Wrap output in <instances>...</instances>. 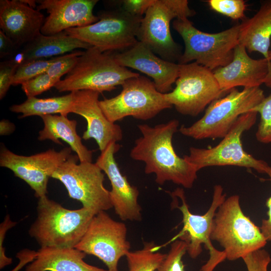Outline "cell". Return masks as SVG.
I'll return each mask as SVG.
<instances>
[{
  "label": "cell",
  "mask_w": 271,
  "mask_h": 271,
  "mask_svg": "<svg viewBox=\"0 0 271 271\" xmlns=\"http://www.w3.org/2000/svg\"><path fill=\"white\" fill-rule=\"evenodd\" d=\"M179 122L173 119L155 126L138 125L142 136L136 140L130 158L145 164V173L155 175V182L163 185L170 181L184 188H191L198 171L184 157H179L173 145Z\"/></svg>",
  "instance_id": "cell-1"
},
{
  "label": "cell",
  "mask_w": 271,
  "mask_h": 271,
  "mask_svg": "<svg viewBox=\"0 0 271 271\" xmlns=\"http://www.w3.org/2000/svg\"><path fill=\"white\" fill-rule=\"evenodd\" d=\"M37 217L29 234L41 247L74 248L94 215L85 207L71 210L48 198H38Z\"/></svg>",
  "instance_id": "cell-2"
},
{
  "label": "cell",
  "mask_w": 271,
  "mask_h": 271,
  "mask_svg": "<svg viewBox=\"0 0 271 271\" xmlns=\"http://www.w3.org/2000/svg\"><path fill=\"white\" fill-rule=\"evenodd\" d=\"M239 196L226 198L213 220L211 239L224 249L226 258L234 261L262 248L267 243L260 228L244 214Z\"/></svg>",
  "instance_id": "cell-3"
},
{
  "label": "cell",
  "mask_w": 271,
  "mask_h": 271,
  "mask_svg": "<svg viewBox=\"0 0 271 271\" xmlns=\"http://www.w3.org/2000/svg\"><path fill=\"white\" fill-rule=\"evenodd\" d=\"M139 75L119 65L112 52H102L91 46L83 51L73 69L54 87L60 92L90 90L102 93L111 91Z\"/></svg>",
  "instance_id": "cell-4"
},
{
  "label": "cell",
  "mask_w": 271,
  "mask_h": 271,
  "mask_svg": "<svg viewBox=\"0 0 271 271\" xmlns=\"http://www.w3.org/2000/svg\"><path fill=\"white\" fill-rule=\"evenodd\" d=\"M264 97L259 87L233 88L226 96L213 101L201 118L190 126L181 125L179 131L197 140L223 138L240 115L251 111Z\"/></svg>",
  "instance_id": "cell-5"
},
{
  "label": "cell",
  "mask_w": 271,
  "mask_h": 271,
  "mask_svg": "<svg viewBox=\"0 0 271 271\" xmlns=\"http://www.w3.org/2000/svg\"><path fill=\"white\" fill-rule=\"evenodd\" d=\"M173 27L181 36L185 50L179 64L193 61L213 71L231 62L234 50L239 44V25L217 33L203 32L188 18L177 19Z\"/></svg>",
  "instance_id": "cell-6"
},
{
  "label": "cell",
  "mask_w": 271,
  "mask_h": 271,
  "mask_svg": "<svg viewBox=\"0 0 271 271\" xmlns=\"http://www.w3.org/2000/svg\"><path fill=\"white\" fill-rule=\"evenodd\" d=\"M257 114L251 111L242 114L216 146L208 149L190 147L189 155L183 157L198 171L207 167L233 166L266 174L268 164L247 153L241 141L243 133L255 123Z\"/></svg>",
  "instance_id": "cell-7"
},
{
  "label": "cell",
  "mask_w": 271,
  "mask_h": 271,
  "mask_svg": "<svg viewBox=\"0 0 271 271\" xmlns=\"http://www.w3.org/2000/svg\"><path fill=\"white\" fill-rule=\"evenodd\" d=\"M121 86L118 95L99 102L103 113L113 123L127 116L149 120L173 106L164 94L157 89L153 81L145 76L140 75L128 79Z\"/></svg>",
  "instance_id": "cell-8"
},
{
  "label": "cell",
  "mask_w": 271,
  "mask_h": 271,
  "mask_svg": "<svg viewBox=\"0 0 271 271\" xmlns=\"http://www.w3.org/2000/svg\"><path fill=\"white\" fill-rule=\"evenodd\" d=\"M97 17L98 21L93 24L64 31L102 52H122L138 41L137 35L143 17L130 15L120 6L101 11Z\"/></svg>",
  "instance_id": "cell-9"
},
{
  "label": "cell",
  "mask_w": 271,
  "mask_h": 271,
  "mask_svg": "<svg viewBox=\"0 0 271 271\" xmlns=\"http://www.w3.org/2000/svg\"><path fill=\"white\" fill-rule=\"evenodd\" d=\"M172 193L179 197L182 202L181 205L176 207L182 214L183 227L176 238L186 242L187 253L193 259L196 258L202 253V245H204L209 251V258L201 266L200 271H213L219 263L226 259L224 251L215 248L211 239L215 213L226 199V195L223 193V187L220 185L214 186L211 204L206 213L202 215L191 212L182 188H178Z\"/></svg>",
  "instance_id": "cell-10"
},
{
  "label": "cell",
  "mask_w": 271,
  "mask_h": 271,
  "mask_svg": "<svg viewBox=\"0 0 271 271\" xmlns=\"http://www.w3.org/2000/svg\"><path fill=\"white\" fill-rule=\"evenodd\" d=\"M77 155H71L53 174L52 178L60 181L69 196L80 202L82 207L100 211L112 208L110 192L104 186V174L96 164L78 163Z\"/></svg>",
  "instance_id": "cell-11"
},
{
  "label": "cell",
  "mask_w": 271,
  "mask_h": 271,
  "mask_svg": "<svg viewBox=\"0 0 271 271\" xmlns=\"http://www.w3.org/2000/svg\"><path fill=\"white\" fill-rule=\"evenodd\" d=\"M179 65L176 87L164 96L180 114L196 116L224 93L213 71L195 62Z\"/></svg>",
  "instance_id": "cell-12"
},
{
  "label": "cell",
  "mask_w": 271,
  "mask_h": 271,
  "mask_svg": "<svg viewBox=\"0 0 271 271\" xmlns=\"http://www.w3.org/2000/svg\"><path fill=\"white\" fill-rule=\"evenodd\" d=\"M195 14L187 0H156L141 21L137 39L161 58L174 62L180 55L171 35V21L188 18Z\"/></svg>",
  "instance_id": "cell-13"
},
{
  "label": "cell",
  "mask_w": 271,
  "mask_h": 271,
  "mask_svg": "<svg viewBox=\"0 0 271 271\" xmlns=\"http://www.w3.org/2000/svg\"><path fill=\"white\" fill-rule=\"evenodd\" d=\"M125 224L111 218L105 211L93 217L86 231L75 248L101 260L109 271H119L120 258L130 251Z\"/></svg>",
  "instance_id": "cell-14"
},
{
  "label": "cell",
  "mask_w": 271,
  "mask_h": 271,
  "mask_svg": "<svg viewBox=\"0 0 271 271\" xmlns=\"http://www.w3.org/2000/svg\"><path fill=\"white\" fill-rule=\"evenodd\" d=\"M70 147L60 151L49 149L29 156L16 154L2 145L0 166L11 170L15 176L24 181L38 198L46 196L49 179L58 168L72 155Z\"/></svg>",
  "instance_id": "cell-15"
},
{
  "label": "cell",
  "mask_w": 271,
  "mask_h": 271,
  "mask_svg": "<svg viewBox=\"0 0 271 271\" xmlns=\"http://www.w3.org/2000/svg\"><path fill=\"white\" fill-rule=\"evenodd\" d=\"M120 147L116 142H111L101 152L95 163L110 182V196L115 214L122 221H139L142 217V208L138 202L139 191L121 173L114 158Z\"/></svg>",
  "instance_id": "cell-16"
},
{
  "label": "cell",
  "mask_w": 271,
  "mask_h": 271,
  "mask_svg": "<svg viewBox=\"0 0 271 271\" xmlns=\"http://www.w3.org/2000/svg\"><path fill=\"white\" fill-rule=\"evenodd\" d=\"M213 72L224 93L237 86L253 88L264 83L271 88V64L264 58L250 57L245 48L240 44L234 48L231 62Z\"/></svg>",
  "instance_id": "cell-17"
},
{
  "label": "cell",
  "mask_w": 271,
  "mask_h": 271,
  "mask_svg": "<svg viewBox=\"0 0 271 271\" xmlns=\"http://www.w3.org/2000/svg\"><path fill=\"white\" fill-rule=\"evenodd\" d=\"M112 54L120 66L137 70L151 77L160 92L165 94L173 90L178 77V63L161 58L139 41L127 50Z\"/></svg>",
  "instance_id": "cell-18"
},
{
  "label": "cell",
  "mask_w": 271,
  "mask_h": 271,
  "mask_svg": "<svg viewBox=\"0 0 271 271\" xmlns=\"http://www.w3.org/2000/svg\"><path fill=\"white\" fill-rule=\"evenodd\" d=\"M71 113L83 117L87 121V129L82 138L84 140H95L100 152L112 142L122 140L120 126L110 121L103 113L99 104L100 93L90 90L73 92Z\"/></svg>",
  "instance_id": "cell-19"
},
{
  "label": "cell",
  "mask_w": 271,
  "mask_h": 271,
  "mask_svg": "<svg viewBox=\"0 0 271 271\" xmlns=\"http://www.w3.org/2000/svg\"><path fill=\"white\" fill-rule=\"evenodd\" d=\"M36 9L46 10L41 33L55 35L68 29L80 28L93 24L99 20L93 13L98 0H38Z\"/></svg>",
  "instance_id": "cell-20"
},
{
  "label": "cell",
  "mask_w": 271,
  "mask_h": 271,
  "mask_svg": "<svg viewBox=\"0 0 271 271\" xmlns=\"http://www.w3.org/2000/svg\"><path fill=\"white\" fill-rule=\"evenodd\" d=\"M45 20L44 15L21 0L0 1V28L20 49L39 34Z\"/></svg>",
  "instance_id": "cell-21"
},
{
  "label": "cell",
  "mask_w": 271,
  "mask_h": 271,
  "mask_svg": "<svg viewBox=\"0 0 271 271\" xmlns=\"http://www.w3.org/2000/svg\"><path fill=\"white\" fill-rule=\"evenodd\" d=\"M86 254L75 247H41L26 271H109L85 262Z\"/></svg>",
  "instance_id": "cell-22"
},
{
  "label": "cell",
  "mask_w": 271,
  "mask_h": 271,
  "mask_svg": "<svg viewBox=\"0 0 271 271\" xmlns=\"http://www.w3.org/2000/svg\"><path fill=\"white\" fill-rule=\"evenodd\" d=\"M271 38V1L264 2L252 18L239 25V44L249 52H258L271 64L269 48Z\"/></svg>",
  "instance_id": "cell-23"
},
{
  "label": "cell",
  "mask_w": 271,
  "mask_h": 271,
  "mask_svg": "<svg viewBox=\"0 0 271 271\" xmlns=\"http://www.w3.org/2000/svg\"><path fill=\"white\" fill-rule=\"evenodd\" d=\"M44 127L39 132L38 140H51L62 145L59 139L67 143L75 152L79 162H92L93 151L87 149L82 142V138L76 132L77 121L63 115L49 114L41 116Z\"/></svg>",
  "instance_id": "cell-24"
},
{
  "label": "cell",
  "mask_w": 271,
  "mask_h": 271,
  "mask_svg": "<svg viewBox=\"0 0 271 271\" xmlns=\"http://www.w3.org/2000/svg\"><path fill=\"white\" fill-rule=\"evenodd\" d=\"M91 47L89 44L63 31L48 36L40 33L20 49L24 55L25 63H26L34 60L61 56L77 49L87 50Z\"/></svg>",
  "instance_id": "cell-25"
},
{
  "label": "cell",
  "mask_w": 271,
  "mask_h": 271,
  "mask_svg": "<svg viewBox=\"0 0 271 271\" xmlns=\"http://www.w3.org/2000/svg\"><path fill=\"white\" fill-rule=\"evenodd\" d=\"M72 101V92L61 96L45 98L29 97L21 104L10 106V110L21 113L22 115L19 116L20 118L31 116L41 117L58 113L67 116L71 113Z\"/></svg>",
  "instance_id": "cell-26"
},
{
  "label": "cell",
  "mask_w": 271,
  "mask_h": 271,
  "mask_svg": "<svg viewBox=\"0 0 271 271\" xmlns=\"http://www.w3.org/2000/svg\"><path fill=\"white\" fill-rule=\"evenodd\" d=\"M159 249V245L150 241L145 242L140 249L130 250L125 256L128 271H156L166 255Z\"/></svg>",
  "instance_id": "cell-27"
},
{
  "label": "cell",
  "mask_w": 271,
  "mask_h": 271,
  "mask_svg": "<svg viewBox=\"0 0 271 271\" xmlns=\"http://www.w3.org/2000/svg\"><path fill=\"white\" fill-rule=\"evenodd\" d=\"M251 111L260 115L255 137L257 141L264 144H271V93Z\"/></svg>",
  "instance_id": "cell-28"
},
{
  "label": "cell",
  "mask_w": 271,
  "mask_h": 271,
  "mask_svg": "<svg viewBox=\"0 0 271 271\" xmlns=\"http://www.w3.org/2000/svg\"><path fill=\"white\" fill-rule=\"evenodd\" d=\"M59 56L30 61L19 66L15 74L12 85L22 84L25 82L46 72Z\"/></svg>",
  "instance_id": "cell-29"
},
{
  "label": "cell",
  "mask_w": 271,
  "mask_h": 271,
  "mask_svg": "<svg viewBox=\"0 0 271 271\" xmlns=\"http://www.w3.org/2000/svg\"><path fill=\"white\" fill-rule=\"evenodd\" d=\"M187 253V244L180 239L174 240L170 248L156 271H185L183 257Z\"/></svg>",
  "instance_id": "cell-30"
},
{
  "label": "cell",
  "mask_w": 271,
  "mask_h": 271,
  "mask_svg": "<svg viewBox=\"0 0 271 271\" xmlns=\"http://www.w3.org/2000/svg\"><path fill=\"white\" fill-rule=\"evenodd\" d=\"M83 51L75 50L59 56L46 72L52 78L59 81L61 77L68 73L76 64L78 57Z\"/></svg>",
  "instance_id": "cell-31"
},
{
  "label": "cell",
  "mask_w": 271,
  "mask_h": 271,
  "mask_svg": "<svg viewBox=\"0 0 271 271\" xmlns=\"http://www.w3.org/2000/svg\"><path fill=\"white\" fill-rule=\"evenodd\" d=\"M208 2L212 9L231 19L244 17L246 6L243 0H209Z\"/></svg>",
  "instance_id": "cell-32"
},
{
  "label": "cell",
  "mask_w": 271,
  "mask_h": 271,
  "mask_svg": "<svg viewBox=\"0 0 271 271\" xmlns=\"http://www.w3.org/2000/svg\"><path fill=\"white\" fill-rule=\"evenodd\" d=\"M58 82L45 72L23 83L21 88L27 98L36 97L55 87Z\"/></svg>",
  "instance_id": "cell-33"
},
{
  "label": "cell",
  "mask_w": 271,
  "mask_h": 271,
  "mask_svg": "<svg viewBox=\"0 0 271 271\" xmlns=\"http://www.w3.org/2000/svg\"><path fill=\"white\" fill-rule=\"evenodd\" d=\"M242 259L247 271H268V266L271 261L269 253L263 248L251 252Z\"/></svg>",
  "instance_id": "cell-34"
},
{
  "label": "cell",
  "mask_w": 271,
  "mask_h": 271,
  "mask_svg": "<svg viewBox=\"0 0 271 271\" xmlns=\"http://www.w3.org/2000/svg\"><path fill=\"white\" fill-rule=\"evenodd\" d=\"M18 66L10 59L0 63V99H3L6 95L10 86Z\"/></svg>",
  "instance_id": "cell-35"
},
{
  "label": "cell",
  "mask_w": 271,
  "mask_h": 271,
  "mask_svg": "<svg viewBox=\"0 0 271 271\" xmlns=\"http://www.w3.org/2000/svg\"><path fill=\"white\" fill-rule=\"evenodd\" d=\"M156 0H123L120 1V7L127 13L135 16L144 17Z\"/></svg>",
  "instance_id": "cell-36"
},
{
  "label": "cell",
  "mask_w": 271,
  "mask_h": 271,
  "mask_svg": "<svg viewBox=\"0 0 271 271\" xmlns=\"http://www.w3.org/2000/svg\"><path fill=\"white\" fill-rule=\"evenodd\" d=\"M16 222L12 221L9 215H7L4 220L0 225V268L12 263V258L8 257L5 253V247L3 246L5 236L8 230L16 225Z\"/></svg>",
  "instance_id": "cell-37"
},
{
  "label": "cell",
  "mask_w": 271,
  "mask_h": 271,
  "mask_svg": "<svg viewBox=\"0 0 271 271\" xmlns=\"http://www.w3.org/2000/svg\"><path fill=\"white\" fill-rule=\"evenodd\" d=\"M266 174L269 176L271 181V166H270L267 169ZM265 205L268 209L267 211V219L262 220L259 228L267 242H271V195L266 199Z\"/></svg>",
  "instance_id": "cell-38"
},
{
  "label": "cell",
  "mask_w": 271,
  "mask_h": 271,
  "mask_svg": "<svg viewBox=\"0 0 271 271\" xmlns=\"http://www.w3.org/2000/svg\"><path fill=\"white\" fill-rule=\"evenodd\" d=\"M19 49L2 30H0V58L11 57Z\"/></svg>",
  "instance_id": "cell-39"
},
{
  "label": "cell",
  "mask_w": 271,
  "mask_h": 271,
  "mask_svg": "<svg viewBox=\"0 0 271 271\" xmlns=\"http://www.w3.org/2000/svg\"><path fill=\"white\" fill-rule=\"evenodd\" d=\"M15 125L9 120L3 119L0 121L1 136H8L12 133L15 130Z\"/></svg>",
  "instance_id": "cell-40"
},
{
  "label": "cell",
  "mask_w": 271,
  "mask_h": 271,
  "mask_svg": "<svg viewBox=\"0 0 271 271\" xmlns=\"http://www.w3.org/2000/svg\"><path fill=\"white\" fill-rule=\"evenodd\" d=\"M21 1L29 6L35 9L37 8V2L34 0H21Z\"/></svg>",
  "instance_id": "cell-41"
},
{
  "label": "cell",
  "mask_w": 271,
  "mask_h": 271,
  "mask_svg": "<svg viewBox=\"0 0 271 271\" xmlns=\"http://www.w3.org/2000/svg\"><path fill=\"white\" fill-rule=\"evenodd\" d=\"M269 59L270 61L271 62V51H269Z\"/></svg>",
  "instance_id": "cell-42"
}]
</instances>
